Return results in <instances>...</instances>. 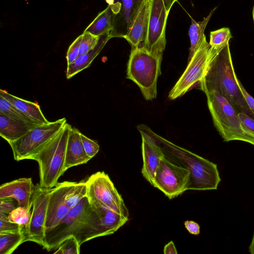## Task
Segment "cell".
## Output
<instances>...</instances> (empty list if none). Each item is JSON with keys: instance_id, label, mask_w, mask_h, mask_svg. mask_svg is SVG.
<instances>
[{"instance_id": "8", "label": "cell", "mask_w": 254, "mask_h": 254, "mask_svg": "<svg viewBox=\"0 0 254 254\" xmlns=\"http://www.w3.org/2000/svg\"><path fill=\"white\" fill-rule=\"evenodd\" d=\"M66 123L62 118L38 125L18 139L9 143L17 161L30 158L47 143Z\"/></svg>"}, {"instance_id": "37", "label": "cell", "mask_w": 254, "mask_h": 254, "mask_svg": "<svg viewBox=\"0 0 254 254\" xmlns=\"http://www.w3.org/2000/svg\"><path fill=\"white\" fill-rule=\"evenodd\" d=\"M237 81L240 91L247 104L254 112V98L246 91L238 78Z\"/></svg>"}, {"instance_id": "42", "label": "cell", "mask_w": 254, "mask_h": 254, "mask_svg": "<svg viewBox=\"0 0 254 254\" xmlns=\"http://www.w3.org/2000/svg\"><path fill=\"white\" fill-rule=\"evenodd\" d=\"M109 4L108 5H111L113 4L114 0H105Z\"/></svg>"}, {"instance_id": "12", "label": "cell", "mask_w": 254, "mask_h": 254, "mask_svg": "<svg viewBox=\"0 0 254 254\" xmlns=\"http://www.w3.org/2000/svg\"><path fill=\"white\" fill-rule=\"evenodd\" d=\"M50 190L41 188L39 184L35 186L31 219L25 229L26 242L32 241L43 247L45 245V222Z\"/></svg>"}, {"instance_id": "24", "label": "cell", "mask_w": 254, "mask_h": 254, "mask_svg": "<svg viewBox=\"0 0 254 254\" xmlns=\"http://www.w3.org/2000/svg\"><path fill=\"white\" fill-rule=\"evenodd\" d=\"M216 8L217 7L214 8L206 17L203 18L201 21L196 22L191 18V23L189 31L190 47L188 61H190L199 48L205 35L204 33L207 24Z\"/></svg>"}, {"instance_id": "2", "label": "cell", "mask_w": 254, "mask_h": 254, "mask_svg": "<svg viewBox=\"0 0 254 254\" xmlns=\"http://www.w3.org/2000/svg\"><path fill=\"white\" fill-rule=\"evenodd\" d=\"M233 66L229 44L212 62L204 79L199 83L202 90H216L224 96L238 113L254 119V112L249 107L240 91Z\"/></svg>"}, {"instance_id": "15", "label": "cell", "mask_w": 254, "mask_h": 254, "mask_svg": "<svg viewBox=\"0 0 254 254\" xmlns=\"http://www.w3.org/2000/svg\"><path fill=\"white\" fill-rule=\"evenodd\" d=\"M69 183L66 181L58 183L51 189L47 205L45 232L56 226L70 210L65 202Z\"/></svg>"}, {"instance_id": "25", "label": "cell", "mask_w": 254, "mask_h": 254, "mask_svg": "<svg viewBox=\"0 0 254 254\" xmlns=\"http://www.w3.org/2000/svg\"><path fill=\"white\" fill-rule=\"evenodd\" d=\"M25 242V228L18 232L0 233V254H10Z\"/></svg>"}, {"instance_id": "28", "label": "cell", "mask_w": 254, "mask_h": 254, "mask_svg": "<svg viewBox=\"0 0 254 254\" xmlns=\"http://www.w3.org/2000/svg\"><path fill=\"white\" fill-rule=\"evenodd\" d=\"M232 37L229 28L223 27L210 32L209 44L214 49L221 50Z\"/></svg>"}, {"instance_id": "18", "label": "cell", "mask_w": 254, "mask_h": 254, "mask_svg": "<svg viewBox=\"0 0 254 254\" xmlns=\"http://www.w3.org/2000/svg\"><path fill=\"white\" fill-rule=\"evenodd\" d=\"M80 134L77 128L71 127L66 148L64 165L66 171L71 167L85 164L91 159L85 151Z\"/></svg>"}, {"instance_id": "39", "label": "cell", "mask_w": 254, "mask_h": 254, "mask_svg": "<svg viewBox=\"0 0 254 254\" xmlns=\"http://www.w3.org/2000/svg\"><path fill=\"white\" fill-rule=\"evenodd\" d=\"M164 253L165 254H177V251L173 242L171 241L165 246L164 248Z\"/></svg>"}, {"instance_id": "9", "label": "cell", "mask_w": 254, "mask_h": 254, "mask_svg": "<svg viewBox=\"0 0 254 254\" xmlns=\"http://www.w3.org/2000/svg\"><path fill=\"white\" fill-rule=\"evenodd\" d=\"M85 183L89 203L99 204L128 218V210L123 198L107 174L96 172Z\"/></svg>"}, {"instance_id": "13", "label": "cell", "mask_w": 254, "mask_h": 254, "mask_svg": "<svg viewBox=\"0 0 254 254\" xmlns=\"http://www.w3.org/2000/svg\"><path fill=\"white\" fill-rule=\"evenodd\" d=\"M145 0H114L113 4L109 5L114 14L111 38H124Z\"/></svg>"}, {"instance_id": "29", "label": "cell", "mask_w": 254, "mask_h": 254, "mask_svg": "<svg viewBox=\"0 0 254 254\" xmlns=\"http://www.w3.org/2000/svg\"><path fill=\"white\" fill-rule=\"evenodd\" d=\"M31 212V209L18 206L9 214L8 217L10 221L24 227L25 229L30 221Z\"/></svg>"}, {"instance_id": "34", "label": "cell", "mask_w": 254, "mask_h": 254, "mask_svg": "<svg viewBox=\"0 0 254 254\" xmlns=\"http://www.w3.org/2000/svg\"><path fill=\"white\" fill-rule=\"evenodd\" d=\"M82 35L79 36L70 45L66 54L67 65L72 63L79 56Z\"/></svg>"}, {"instance_id": "31", "label": "cell", "mask_w": 254, "mask_h": 254, "mask_svg": "<svg viewBox=\"0 0 254 254\" xmlns=\"http://www.w3.org/2000/svg\"><path fill=\"white\" fill-rule=\"evenodd\" d=\"M100 38V37L95 36L84 30L82 34V39L79 46V56L85 54L93 49L98 44Z\"/></svg>"}, {"instance_id": "20", "label": "cell", "mask_w": 254, "mask_h": 254, "mask_svg": "<svg viewBox=\"0 0 254 254\" xmlns=\"http://www.w3.org/2000/svg\"><path fill=\"white\" fill-rule=\"evenodd\" d=\"M38 125L14 120L0 112V135L8 143L18 139Z\"/></svg>"}, {"instance_id": "16", "label": "cell", "mask_w": 254, "mask_h": 254, "mask_svg": "<svg viewBox=\"0 0 254 254\" xmlns=\"http://www.w3.org/2000/svg\"><path fill=\"white\" fill-rule=\"evenodd\" d=\"M35 190L31 178H19L0 186V198H13L18 206L32 209Z\"/></svg>"}, {"instance_id": "21", "label": "cell", "mask_w": 254, "mask_h": 254, "mask_svg": "<svg viewBox=\"0 0 254 254\" xmlns=\"http://www.w3.org/2000/svg\"><path fill=\"white\" fill-rule=\"evenodd\" d=\"M0 95L7 99L19 111L35 123L41 125L50 122L46 119L37 102H32L20 98L2 89L0 90Z\"/></svg>"}, {"instance_id": "14", "label": "cell", "mask_w": 254, "mask_h": 254, "mask_svg": "<svg viewBox=\"0 0 254 254\" xmlns=\"http://www.w3.org/2000/svg\"><path fill=\"white\" fill-rule=\"evenodd\" d=\"M142 138L143 166L141 173L151 185L154 179L160 160L165 153L154 137L146 130L144 126L137 127Z\"/></svg>"}, {"instance_id": "10", "label": "cell", "mask_w": 254, "mask_h": 254, "mask_svg": "<svg viewBox=\"0 0 254 254\" xmlns=\"http://www.w3.org/2000/svg\"><path fill=\"white\" fill-rule=\"evenodd\" d=\"M190 172L166 156L160 161L152 186L173 199L188 190Z\"/></svg>"}, {"instance_id": "11", "label": "cell", "mask_w": 254, "mask_h": 254, "mask_svg": "<svg viewBox=\"0 0 254 254\" xmlns=\"http://www.w3.org/2000/svg\"><path fill=\"white\" fill-rule=\"evenodd\" d=\"M149 2L148 30L144 48L151 54L162 58L166 44L165 31L169 13L163 0H149Z\"/></svg>"}, {"instance_id": "41", "label": "cell", "mask_w": 254, "mask_h": 254, "mask_svg": "<svg viewBox=\"0 0 254 254\" xmlns=\"http://www.w3.org/2000/svg\"><path fill=\"white\" fill-rule=\"evenodd\" d=\"M249 251L251 254H254V234L253 237L252 242L249 248Z\"/></svg>"}, {"instance_id": "1", "label": "cell", "mask_w": 254, "mask_h": 254, "mask_svg": "<svg viewBox=\"0 0 254 254\" xmlns=\"http://www.w3.org/2000/svg\"><path fill=\"white\" fill-rule=\"evenodd\" d=\"M45 234L43 248L49 252L57 249L70 236H73L80 245L91 239L104 236L100 218L87 196L71 208L56 226Z\"/></svg>"}, {"instance_id": "43", "label": "cell", "mask_w": 254, "mask_h": 254, "mask_svg": "<svg viewBox=\"0 0 254 254\" xmlns=\"http://www.w3.org/2000/svg\"><path fill=\"white\" fill-rule=\"evenodd\" d=\"M252 13H253V20H254V6L253 7Z\"/></svg>"}, {"instance_id": "6", "label": "cell", "mask_w": 254, "mask_h": 254, "mask_svg": "<svg viewBox=\"0 0 254 254\" xmlns=\"http://www.w3.org/2000/svg\"><path fill=\"white\" fill-rule=\"evenodd\" d=\"M162 58L144 48L131 49L127 63V78L135 83L146 100L157 96V82L161 75Z\"/></svg>"}, {"instance_id": "32", "label": "cell", "mask_w": 254, "mask_h": 254, "mask_svg": "<svg viewBox=\"0 0 254 254\" xmlns=\"http://www.w3.org/2000/svg\"><path fill=\"white\" fill-rule=\"evenodd\" d=\"M8 216V215L0 212V233L18 232L25 228L10 221Z\"/></svg>"}, {"instance_id": "23", "label": "cell", "mask_w": 254, "mask_h": 254, "mask_svg": "<svg viewBox=\"0 0 254 254\" xmlns=\"http://www.w3.org/2000/svg\"><path fill=\"white\" fill-rule=\"evenodd\" d=\"M114 22V14L109 5L100 12L93 21L87 27L86 31L95 36L101 37L109 35Z\"/></svg>"}, {"instance_id": "5", "label": "cell", "mask_w": 254, "mask_h": 254, "mask_svg": "<svg viewBox=\"0 0 254 254\" xmlns=\"http://www.w3.org/2000/svg\"><path fill=\"white\" fill-rule=\"evenodd\" d=\"M215 127L224 141L241 140L254 145V136L243 125L234 106L216 90H204Z\"/></svg>"}, {"instance_id": "36", "label": "cell", "mask_w": 254, "mask_h": 254, "mask_svg": "<svg viewBox=\"0 0 254 254\" xmlns=\"http://www.w3.org/2000/svg\"><path fill=\"white\" fill-rule=\"evenodd\" d=\"M244 127L254 136V119L243 113H238Z\"/></svg>"}, {"instance_id": "33", "label": "cell", "mask_w": 254, "mask_h": 254, "mask_svg": "<svg viewBox=\"0 0 254 254\" xmlns=\"http://www.w3.org/2000/svg\"><path fill=\"white\" fill-rule=\"evenodd\" d=\"M80 136L85 151L92 159L98 152L100 146L96 142L88 138L81 133Z\"/></svg>"}, {"instance_id": "4", "label": "cell", "mask_w": 254, "mask_h": 254, "mask_svg": "<svg viewBox=\"0 0 254 254\" xmlns=\"http://www.w3.org/2000/svg\"><path fill=\"white\" fill-rule=\"evenodd\" d=\"M71 126L66 123L63 127L30 159L39 165L40 186L52 189L58 183L59 178L66 171L65 152Z\"/></svg>"}, {"instance_id": "40", "label": "cell", "mask_w": 254, "mask_h": 254, "mask_svg": "<svg viewBox=\"0 0 254 254\" xmlns=\"http://www.w3.org/2000/svg\"><path fill=\"white\" fill-rule=\"evenodd\" d=\"M176 0H163L166 11L168 13L173 4Z\"/></svg>"}, {"instance_id": "7", "label": "cell", "mask_w": 254, "mask_h": 254, "mask_svg": "<svg viewBox=\"0 0 254 254\" xmlns=\"http://www.w3.org/2000/svg\"><path fill=\"white\" fill-rule=\"evenodd\" d=\"M221 50L212 48L204 36L187 68L169 93L170 100L184 95L205 77L210 64Z\"/></svg>"}, {"instance_id": "35", "label": "cell", "mask_w": 254, "mask_h": 254, "mask_svg": "<svg viewBox=\"0 0 254 254\" xmlns=\"http://www.w3.org/2000/svg\"><path fill=\"white\" fill-rule=\"evenodd\" d=\"M15 201L16 200L11 197L0 198V212L9 215L18 206H17Z\"/></svg>"}, {"instance_id": "30", "label": "cell", "mask_w": 254, "mask_h": 254, "mask_svg": "<svg viewBox=\"0 0 254 254\" xmlns=\"http://www.w3.org/2000/svg\"><path fill=\"white\" fill-rule=\"evenodd\" d=\"M80 245L73 236H70L60 244L54 254H79Z\"/></svg>"}, {"instance_id": "27", "label": "cell", "mask_w": 254, "mask_h": 254, "mask_svg": "<svg viewBox=\"0 0 254 254\" xmlns=\"http://www.w3.org/2000/svg\"><path fill=\"white\" fill-rule=\"evenodd\" d=\"M0 112L11 119L19 122L38 124L19 111L9 101L1 95H0Z\"/></svg>"}, {"instance_id": "26", "label": "cell", "mask_w": 254, "mask_h": 254, "mask_svg": "<svg viewBox=\"0 0 254 254\" xmlns=\"http://www.w3.org/2000/svg\"><path fill=\"white\" fill-rule=\"evenodd\" d=\"M87 192L85 181L79 183L70 182L65 195V204L70 209L87 196Z\"/></svg>"}, {"instance_id": "3", "label": "cell", "mask_w": 254, "mask_h": 254, "mask_svg": "<svg viewBox=\"0 0 254 254\" xmlns=\"http://www.w3.org/2000/svg\"><path fill=\"white\" fill-rule=\"evenodd\" d=\"M146 130L162 148L165 156L174 163L190 172L188 190H216L221 181L217 164L179 147L155 134L147 127Z\"/></svg>"}, {"instance_id": "38", "label": "cell", "mask_w": 254, "mask_h": 254, "mask_svg": "<svg viewBox=\"0 0 254 254\" xmlns=\"http://www.w3.org/2000/svg\"><path fill=\"white\" fill-rule=\"evenodd\" d=\"M184 225L187 230L191 234L198 235L200 233L199 225L193 221H186Z\"/></svg>"}, {"instance_id": "17", "label": "cell", "mask_w": 254, "mask_h": 254, "mask_svg": "<svg viewBox=\"0 0 254 254\" xmlns=\"http://www.w3.org/2000/svg\"><path fill=\"white\" fill-rule=\"evenodd\" d=\"M149 11V0H146L124 37L131 49L144 48L147 35Z\"/></svg>"}, {"instance_id": "22", "label": "cell", "mask_w": 254, "mask_h": 254, "mask_svg": "<svg viewBox=\"0 0 254 254\" xmlns=\"http://www.w3.org/2000/svg\"><path fill=\"white\" fill-rule=\"evenodd\" d=\"M110 38H111L109 35L101 36L98 44L93 49L79 56L72 63L67 64L66 71V78L69 79L88 67Z\"/></svg>"}, {"instance_id": "19", "label": "cell", "mask_w": 254, "mask_h": 254, "mask_svg": "<svg viewBox=\"0 0 254 254\" xmlns=\"http://www.w3.org/2000/svg\"><path fill=\"white\" fill-rule=\"evenodd\" d=\"M89 203L100 218L104 236L114 234L128 220V218L99 204Z\"/></svg>"}]
</instances>
